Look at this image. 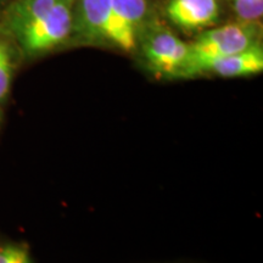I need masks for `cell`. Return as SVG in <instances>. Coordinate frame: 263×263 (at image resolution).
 I'll return each instance as SVG.
<instances>
[{
  "label": "cell",
  "instance_id": "cell-7",
  "mask_svg": "<svg viewBox=\"0 0 263 263\" xmlns=\"http://www.w3.org/2000/svg\"><path fill=\"white\" fill-rule=\"evenodd\" d=\"M60 0H17L9 11V22L14 32L45 15Z\"/></svg>",
  "mask_w": 263,
  "mask_h": 263
},
{
  "label": "cell",
  "instance_id": "cell-2",
  "mask_svg": "<svg viewBox=\"0 0 263 263\" xmlns=\"http://www.w3.org/2000/svg\"><path fill=\"white\" fill-rule=\"evenodd\" d=\"M73 29L93 42H104L133 51L137 47V33L115 14L111 0H76Z\"/></svg>",
  "mask_w": 263,
  "mask_h": 263
},
{
  "label": "cell",
  "instance_id": "cell-9",
  "mask_svg": "<svg viewBox=\"0 0 263 263\" xmlns=\"http://www.w3.org/2000/svg\"><path fill=\"white\" fill-rule=\"evenodd\" d=\"M236 16L245 22H257L263 14V0H228Z\"/></svg>",
  "mask_w": 263,
  "mask_h": 263
},
{
  "label": "cell",
  "instance_id": "cell-11",
  "mask_svg": "<svg viewBox=\"0 0 263 263\" xmlns=\"http://www.w3.org/2000/svg\"><path fill=\"white\" fill-rule=\"evenodd\" d=\"M0 263H33L28 249L24 245L0 246Z\"/></svg>",
  "mask_w": 263,
  "mask_h": 263
},
{
  "label": "cell",
  "instance_id": "cell-10",
  "mask_svg": "<svg viewBox=\"0 0 263 263\" xmlns=\"http://www.w3.org/2000/svg\"><path fill=\"white\" fill-rule=\"evenodd\" d=\"M12 78V62L8 45L0 39V103L6 98Z\"/></svg>",
  "mask_w": 263,
  "mask_h": 263
},
{
  "label": "cell",
  "instance_id": "cell-5",
  "mask_svg": "<svg viewBox=\"0 0 263 263\" xmlns=\"http://www.w3.org/2000/svg\"><path fill=\"white\" fill-rule=\"evenodd\" d=\"M166 14L180 28L201 29L216 24L219 6L217 0H171Z\"/></svg>",
  "mask_w": 263,
  "mask_h": 263
},
{
  "label": "cell",
  "instance_id": "cell-6",
  "mask_svg": "<svg viewBox=\"0 0 263 263\" xmlns=\"http://www.w3.org/2000/svg\"><path fill=\"white\" fill-rule=\"evenodd\" d=\"M263 71V50L259 44L252 45L244 51L236 52L209 62L201 73H213L224 78L248 77Z\"/></svg>",
  "mask_w": 263,
  "mask_h": 263
},
{
  "label": "cell",
  "instance_id": "cell-4",
  "mask_svg": "<svg viewBox=\"0 0 263 263\" xmlns=\"http://www.w3.org/2000/svg\"><path fill=\"white\" fill-rule=\"evenodd\" d=\"M143 54L151 71L166 77H182L189 57V44L172 32L160 28L144 41Z\"/></svg>",
  "mask_w": 263,
  "mask_h": 263
},
{
  "label": "cell",
  "instance_id": "cell-8",
  "mask_svg": "<svg viewBox=\"0 0 263 263\" xmlns=\"http://www.w3.org/2000/svg\"><path fill=\"white\" fill-rule=\"evenodd\" d=\"M111 4L115 14L138 35L147 15L146 0H111Z\"/></svg>",
  "mask_w": 263,
  "mask_h": 263
},
{
  "label": "cell",
  "instance_id": "cell-1",
  "mask_svg": "<svg viewBox=\"0 0 263 263\" xmlns=\"http://www.w3.org/2000/svg\"><path fill=\"white\" fill-rule=\"evenodd\" d=\"M257 22H234L201 33L189 44V57L182 77L201 74L202 68L213 60L244 51L257 44Z\"/></svg>",
  "mask_w": 263,
  "mask_h": 263
},
{
  "label": "cell",
  "instance_id": "cell-3",
  "mask_svg": "<svg viewBox=\"0 0 263 263\" xmlns=\"http://www.w3.org/2000/svg\"><path fill=\"white\" fill-rule=\"evenodd\" d=\"M76 0H60L32 24L16 31L22 48L29 55L49 51L62 44L73 31Z\"/></svg>",
  "mask_w": 263,
  "mask_h": 263
}]
</instances>
